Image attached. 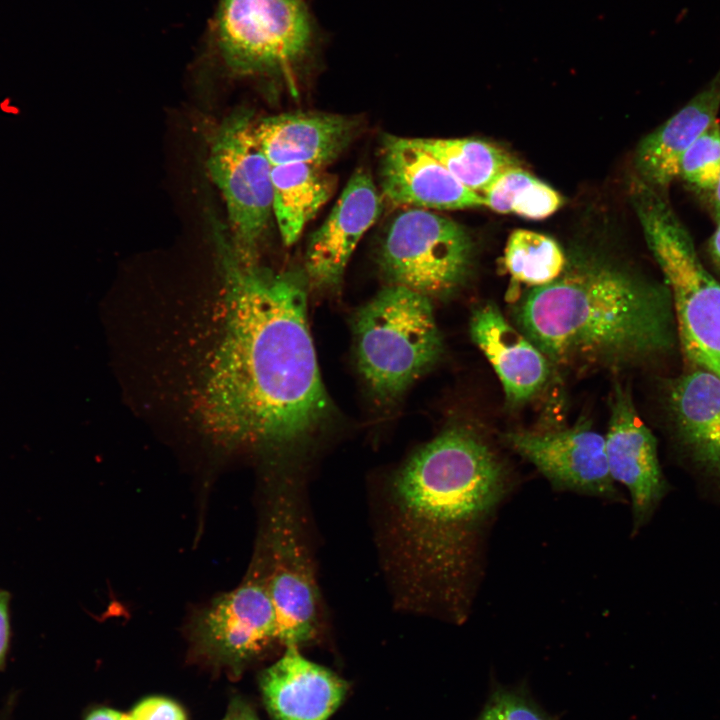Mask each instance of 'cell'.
<instances>
[{"label": "cell", "mask_w": 720, "mask_h": 720, "mask_svg": "<svg viewBox=\"0 0 720 720\" xmlns=\"http://www.w3.org/2000/svg\"><path fill=\"white\" fill-rule=\"evenodd\" d=\"M213 235L224 321L202 384L203 422L225 443L297 448L331 412L308 324L306 275L240 261L217 222Z\"/></svg>", "instance_id": "cell-1"}, {"label": "cell", "mask_w": 720, "mask_h": 720, "mask_svg": "<svg viewBox=\"0 0 720 720\" xmlns=\"http://www.w3.org/2000/svg\"><path fill=\"white\" fill-rule=\"evenodd\" d=\"M512 487L506 461L463 425L447 427L400 466L386 490L384 541L402 604L465 618L486 532Z\"/></svg>", "instance_id": "cell-2"}, {"label": "cell", "mask_w": 720, "mask_h": 720, "mask_svg": "<svg viewBox=\"0 0 720 720\" xmlns=\"http://www.w3.org/2000/svg\"><path fill=\"white\" fill-rule=\"evenodd\" d=\"M513 317L558 369H618L675 343L669 290L597 258L567 262L557 279L520 299Z\"/></svg>", "instance_id": "cell-3"}, {"label": "cell", "mask_w": 720, "mask_h": 720, "mask_svg": "<svg viewBox=\"0 0 720 720\" xmlns=\"http://www.w3.org/2000/svg\"><path fill=\"white\" fill-rule=\"evenodd\" d=\"M633 202L669 288L683 353L693 367L720 377V283L705 269L689 233L654 187L638 184Z\"/></svg>", "instance_id": "cell-4"}, {"label": "cell", "mask_w": 720, "mask_h": 720, "mask_svg": "<svg viewBox=\"0 0 720 720\" xmlns=\"http://www.w3.org/2000/svg\"><path fill=\"white\" fill-rule=\"evenodd\" d=\"M358 369L376 399L391 403L430 370L443 353L432 299L389 285L356 312Z\"/></svg>", "instance_id": "cell-5"}, {"label": "cell", "mask_w": 720, "mask_h": 720, "mask_svg": "<svg viewBox=\"0 0 720 720\" xmlns=\"http://www.w3.org/2000/svg\"><path fill=\"white\" fill-rule=\"evenodd\" d=\"M312 42L302 0H219L208 34L212 53L239 76L290 75Z\"/></svg>", "instance_id": "cell-6"}, {"label": "cell", "mask_w": 720, "mask_h": 720, "mask_svg": "<svg viewBox=\"0 0 720 720\" xmlns=\"http://www.w3.org/2000/svg\"><path fill=\"white\" fill-rule=\"evenodd\" d=\"M248 112H235L217 128L208 171L224 200L235 255L256 263L272 214V165L260 149Z\"/></svg>", "instance_id": "cell-7"}, {"label": "cell", "mask_w": 720, "mask_h": 720, "mask_svg": "<svg viewBox=\"0 0 720 720\" xmlns=\"http://www.w3.org/2000/svg\"><path fill=\"white\" fill-rule=\"evenodd\" d=\"M379 265L391 285L430 299L446 298L469 275L472 241L457 222L427 209L409 208L389 224Z\"/></svg>", "instance_id": "cell-8"}, {"label": "cell", "mask_w": 720, "mask_h": 720, "mask_svg": "<svg viewBox=\"0 0 720 720\" xmlns=\"http://www.w3.org/2000/svg\"><path fill=\"white\" fill-rule=\"evenodd\" d=\"M270 511L264 563L277 619V637L288 646L315 637L320 598L297 488H279Z\"/></svg>", "instance_id": "cell-9"}, {"label": "cell", "mask_w": 720, "mask_h": 720, "mask_svg": "<svg viewBox=\"0 0 720 720\" xmlns=\"http://www.w3.org/2000/svg\"><path fill=\"white\" fill-rule=\"evenodd\" d=\"M501 440L533 464L554 490L622 499L609 471L605 438L586 419L553 431L512 430Z\"/></svg>", "instance_id": "cell-10"}, {"label": "cell", "mask_w": 720, "mask_h": 720, "mask_svg": "<svg viewBox=\"0 0 720 720\" xmlns=\"http://www.w3.org/2000/svg\"><path fill=\"white\" fill-rule=\"evenodd\" d=\"M193 627L199 645L207 653L232 664L256 656L278 640L263 559L240 586L199 612Z\"/></svg>", "instance_id": "cell-11"}, {"label": "cell", "mask_w": 720, "mask_h": 720, "mask_svg": "<svg viewBox=\"0 0 720 720\" xmlns=\"http://www.w3.org/2000/svg\"><path fill=\"white\" fill-rule=\"evenodd\" d=\"M604 438L610 474L629 492L636 532L651 520L671 488L661 470L656 438L637 413L630 392L619 382L611 393Z\"/></svg>", "instance_id": "cell-12"}, {"label": "cell", "mask_w": 720, "mask_h": 720, "mask_svg": "<svg viewBox=\"0 0 720 720\" xmlns=\"http://www.w3.org/2000/svg\"><path fill=\"white\" fill-rule=\"evenodd\" d=\"M381 210L372 177L363 169L353 173L330 214L309 238L305 275L318 289H337L348 262Z\"/></svg>", "instance_id": "cell-13"}, {"label": "cell", "mask_w": 720, "mask_h": 720, "mask_svg": "<svg viewBox=\"0 0 720 720\" xmlns=\"http://www.w3.org/2000/svg\"><path fill=\"white\" fill-rule=\"evenodd\" d=\"M380 184L400 206L458 210L485 206L484 198L461 184L413 138L386 136L381 147Z\"/></svg>", "instance_id": "cell-14"}, {"label": "cell", "mask_w": 720, "mask_h": 720, "mask_svg": "<svg viewBox=\"0 0 720 720\" xmlns=\"http://www.w3.org/2000/svg\"><path fill=\"white\" fill-rule=\"evenodd\" d=\"M469 331L498 376L511 406L526 403L544 388L551 375L550 362L495 303L488 301L473 310Z\"/></svg>", "instance_id": "cell-15"}, {"label": "cell", "mask_w": 720, "mask_h": 720, "mask_svg": "<svg viewBox=\"0 0 720 720\" xmlns=\"http://www.w3.org/2000/svg\"><path fill=\"white\" fill-rule=\"evenodd\" d=\"M356 130L351 118L323 112L283 113L253 124L255 139L272 166L325 168L347 148Z\"/></svg>", "instance_id": "cell-16"}, {"label": "cell", "mask_w": 720, "mask_h": 720, "mask_svg": "<svg viewBox=\"0 0 720 720\" xmlns=\"http://www.w3.org/2000/svg\"><path fill=\"white\" fill-rule=\"evenodd\" d=\"M288 646L266 669L260 685L265 704L275 720H327L342 703L346 682L329 669Z\"/></svg>", "instance_id": "cell-17"}, {"label": "cell", "mask_w": 720, "mask_h": 720, "mask_svg": "<svg viewBox=\"0 0 720 720\" xmlns=\"http://www.w3.org/2000/svg\"><path fill=\"white\" fill-rule=\"evenodd\" d=\"M669 401L693 460L720 485V377L693 367L672 382Z\"/></svg>", "instance_id": "cell-18"}, {"label": "cell", "mask_w": 720, "mask_h": 720, "mask_svg": "<svg viewBox=\"0 0 720 720\" xmlns=\"http://www.w3.org/2000/svg\"><path fill=\"white\" fill-rule=\"evenodd\" d=\"M719 110L720 70L681 110L641 141L636 165L643 182L655 188L676 179L683 154L718 120Z\"/></svg>", "instance_id": "cell-19"}, {"label": "cell", "mask_w": 720, "mask_h": 720, "mask_svg": "<svg viewBox=\"0 0 720 720\" xmlns=\"http://www.w3.org/2000/svg\"><path fill=\"white\" fill-rule=\"evenodd\" d=\"M272 214L282 241L291 246L331 198L336 179L325 168L303 163L272 166Z\"/></svg>", "instance_id": "cell-20"}, {"label": "cell", "mask_w": 720, "mask_h": 720, "mask_svg": "<svg viewBox=\"0 0 720 720\" xmlns=\"http://www.w3.org/2000/svg\"><path fill=\"white\" fill-rule=\"evenodd\" d=\"M465 187L482 192L518 162L504 149L477 138H413Z\"/></svg>", "instance_id": "cell-21"}, {"label": "cell", "mask_w": 720, "mask_h": 720, "mask_svg": "<svg viewBox=\"0 0 720 720\" xmlns=\"http://www.w3.org/2000/svg\"><path fill=\"white\" fill-rule=\"evenodd\" d=\"M485 207L528 219H544L561 205L560 195L518 165L503 171L481 194Z\"/></svg>", "instance_id": "cell-22"}, {"label": "cell", "mask_w": 720, "mask_h": 720, "mask_svg": "<svg viewBox=\"0 0 720 720\" xmlns=\"http://www.w3.org/2000/svg\"><path fill=\"white\" fill-rule=\"evenodd\" d=\"M567 259L552 238L531 230L513 231L506 243L504 265L512 279L534 288L553 282Z\"/></svg>", "instance_id": "cell-23"}, {"label": "cell", "mask_w": 720, "mask_h": 720, "mask_svg": "<svg viewBox=\"0 0 720 720\" xmlns=\"http://www.w3.org/2000/svg\"><path fill=\"white\" fill-rule=\"evenodd\" d=\"M720 174V124L716 120L683 154L678 177L712 190Z\"/></svg>", "instance_id": "cell-24"}, {"label": "cell", "mask_w": 720, "mask_h": 720, "mask_svg": "<svg viewBox=\"0 0 720 720\" xmlns=\"http://www.w3.org/2000/svg\"><path fill=\"white\" fill-rule=\"evenodd\" d=\"M477 720H553L524 689L497 685Z\"/></svg>", "instance_id": "cell-25"}, {"label": "cell", "mask_w": 720, "mask_h": 720, "mask_svg": "<svg viewBox=\"0 0 720 720\" xmlns=\"http://www.w3.org/2000/svg\"><path fill=\"white\" fill-rule=\"evenodd\" d=\"M129 717L130 720H186L183 710L176 703L162 697L141 701Z\"/></svg>", "instance_id": "cell-26"}, {"label": "cell", "mask_w": 720, "mask_h": 720, "mask_svg": "<svg viewBox=\"0 0 720 720\" xmlns=\"http://www.w3.org/2000/svg\"><path fill=\"white\" fill-rule=\"evenodd\" d=\"M8 603V593L0 591V665L5 658L9 639Z\"/></svg>", "instance_id": "cell-27"}, {"label": "cell", "mask_w": 720, "mask_h": 720, "mask_svg": "<svg viewBox=\"0 0 720 720\" xmlns=\"http://www.w3.org/2000/svg\"><path fill=\"white\" fill-rule=\"evenodd\" d=\"M224 720H258L253 710L241 700L234 701Z\"/></svg>", "instance_id": "cell-28"}, {"label": "cell", "mask_w": 720, "mask_h": 720, "mask_svg": "<svg viewBox=\"0 0 720 720\" xmlns=\"http://www.w3.org/2000/svg\"><path fill=\"white\" fill-rule=\"evenodd\" d=\"M86 720H130L129 714H125L113 709H97L93 711Z\"/></svg>", "instance_id": "cell-29"}, {"label": "cell", "mask_w": 720, "mask_h": 720, "mask_svg": "<svg viewBox=\"0 0 720 720\" xmlns=\"http://www.w3.org/2000/svg\"><path fill=\"white\" fill-rule=\"evenodd\" d=\"M710 250L715 262L720 266V221L711 238Z\"/></svg>", "instance_id": "cell-30"}, {"label": "cell", "mask_w": 720, "mask_h": 720, "mask_svg": "<svg viewBox=\"0 0 720 720\" xmlns=\"http://www.w3.org/2000/svg\"><path fill=\"white\" fill-rule=\"evenodd\" d=\"M712 191L715 210L720 218V174L714 187L712 188Z\"/></svg>", "instance_id": "cell-31"}]
</instances>
